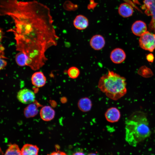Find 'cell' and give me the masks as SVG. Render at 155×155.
Instances as JSON below:
<instances>
[{"label":"cell","instance_id":"1","mask_svg":"<svg viewBox=\"0 0 155 155\" xmlns=\"http://www.w3.org/2000/svg\"><path fill=\"white\" fill-rule=\"evenodd\" d=\"M0 14L13 21L14 28L8 31L14 35L16 50L27 57V66L39 69L47 60L46 51L56 46L59 38L50 9L35 0H0Z\"/></svg>","mask_w":155,"mask_h":155},{"label":"cell","instance_id":"2","mask_svg":"<svg viewBox=\"0 0 155 155\" xmlns=\"http://www.w3.org/2000/svg\"><path fill=\"white\" fill-rule=\"evenodd\" d=\"M125 123V140L132 146L136 147L151 134L148 120L142 112L134 113L126 119Z\"/></svg>","mask_w":155,"mask_h":155},{"label":"cell","instance_id":"3","mask_svg":"<svg viewBox=\"0 0 155 155\" xmlns=\"http://www.w3.org/2000/svg\"><path fill=\"white\" fill-rule=\"evenodd\" d=\"M98 87L109 98L116 100L126 93L125 79L112 71L102 76L100 79Z\"/></svg>","mask_w":155,"mask_h":155},{"label":"cell","instance_id":"4","mask_svg":"<svg viewBox=\"0 0 155 155\" xmlns=\"http://www.w3.org/2000/svg\"><path fill=\"white\" fill-rule=\"evenodd\" d=\"M140 37L139 43L140 47L152 52L155 49V34L147 31Z\"/></svg>","mask_w":155,"mask_h":155},{"label":"cell","instance_id":"5","mask_svg":"<svg viewBox=\"0 0 155 155\" xmlns=\"http://www.w3.org/2000/svg\"><path fill=\"white\" fill-rule=\"evenodd\" d=\"M142 8L147 15L151 16L149 29L155 33V0H144Z\"/></svg>","mask_w":155,"mask_h":155},{"label":"cell","instance_id":"6","mask_svg":"<svg viewBox=\"0 0 155 155\" xmlns=\"http://www.w3.org/2000/svg\"><path fill=\"white\" fill-rule=\"evenodd\" d=\"M17 98L19 101L22 103L30 104L35 101V95L32 90L25 88L21 89L18 92Z\"/></svg>","mask_w":155,"mask_h":155},{"label":"cell","instance_id":"7","mask_svg":"<svg viewBox=\"0 0 155 155\" xmlns=\"http://www.w3.org/2000/svg\"><path fill=\"white\" fill-rule=\"evenodd\" d=\"M104 115L108 121L114 123L118 121L121 117V114L118 108L115 107H112L107 110Z\"/></svg>","mask_w":155,"mask_h":155},{"label":"cell","instance_id":"8","mask_svg":"<svg viewBox=\"0 0 155 155\" xmlns=\"http://www.w3.org/2000/svg\"><path fill=\"white\" fill-rule=\"evenodd\" d=\"M110 57L111 61L116 64L123 62L126 58V54L124 51L119 48L114 49L111 52Z\"/></svg>","mask_w":155,"mask_h":155},{"label":"cell","instance_id":"9","mask_svg":"<svg viewBox=\"0 0 155 155\" xmlns=\"http://www.w3.org/2000/svg\"><path fill=\"white\" fill-rule=\"evenodd\" d=\"M105 43L104 37L99 34L93 36L91 38L90 44L91 47L95 50H99L102 49Z\"/></svg>","mask_w":155,"mask_h":155},{"label":"cell","instance_id":"10","mask_svg":"<svg viewBox=\"0 0 155 155\" xmlns=\"http://www.w3.org/2000/svg\"><path fill=\"white\" fill-rule=\"evenodd\" d=\"M31 80L32 84L38 88L43 86L46 82V78L43 73L41 71L34 73L32 76Z\"/></svg>","mask_w":155,"mask_h":155},{"label":"cell","instance_id":"11","mask_svg":"<svg viewBox=\"0 0 155 155\" xmlns=\"http://www.w3.org/2000/svg\"><path fill=\"white\" fill-rule=\"evenodd\" d=\"M40 116L41 119L45 121H49L55 117V112L50 106H45L41 109Z\"/></svg>","mask_w":155,"mask_h":155},{"label":"cell","instance_id":"12","mask_svg":"<svg viewBox=\"0 0 155 155\" xmlns=\"http://www.w3.org/2000/svg\"><path fill=\"white\" fill-rule=\"evenodd\" d=\"M131 30L135 35L141 36L146 31L147 27L145 23L140 20L134 22L131 27Z\"/></svg>","mask_w":155,"mask_h":155},{"label":"cell","instance_id":"13","mask_svg":"<svg viewBox=\"0 0 155 155\" xmlns=\"http://www.w3.org/2000/svg\"><path fill=\"white\" fill-rule=\"evenodd\" d=\"M73 24L76 28L79 30H84L88 27V20L85 16L79 15L77 16L74 19Z\"/></svg>","mask_w":155,"mask_h":155},{"label":"cell","instance_id":"14","mask_svg":"<svg viewBox=\"0 0 155 155\" xmlns=\"http://www.w3.org/2000/svg\"><path fill=\"white\" fill-rule=\"evenodd\" d=\"M132 6L127 3L121 4L118 8L119 14L122 16L128 17L132 16L133 12Z\"/></svg>","mask_w":155,"mask_h":155},{"label":"cell","instance_id":"15","mask_svg":"<svg viewBox=\"0 0 155 155\" xmlns=\"http://www.w3.org/2000/svg\"><path fill=\"white\" fill-rule=\"evenodd\" d=\"M79 109L81 111L86 112L89 111L91 109L92 103L91 100L87 97L80 99L78 103Z\"/></svg>","mask_w":155,"mask_h":155},{"label":"cell","instance_id":"16","mask_svg":"<svg viewBox=\"0 0 155 155\" xmlns=\"http://www.w3.org/2000/svg\"><path fill=\"white\" fill-rule=\"evenodd\" d=\"M39 148L36 145L30 144L24 145L22 148V155H38Z\"/></svg>","mask_w":155,"mask_h":155},{"label":"cell","instance_id":"17","mask_svg":"<svg viewBox=\"0 0 155 155\" xmlns=\"http://www.w3.org/2000/svg\"><path fill=\"white\" fill-rule=\"evenodd\" d=\"M38 110L36 105L34 104L30 103L27 106L24 110V114L27 118L32 117L37 115Z\"/></svg>","mask_w":155,"mask_h":155},{"label":"cell","instance_id":"18","mask_svg":"<svg viewBox=\"0 0 155 155\" xmlns=\"http://www.w3.org/2000/svg\"><path fill=\"white\" fill-rule=\"evenodd\" d=\"M15 60L17 64L20 66L27 65L28 61L27 57L22 52H20L16 55Z\"/></svg>","mask_w":155,"mask_h":155},{"label":"cell","instance_id":"19","mask_svg":"<svg viewBox=\"0 0 155 155\" xmlns=\"http://www.w3.org/2000/svg\"><path fill=\"white\" fill-rule=\"evenodd\" d=\"M4 155H22L18 146L16 144H13L9 145Z\"/></svg>","mask_w":155,"mask_h":155},{"label":"cell","instance_id":"20","mask_svg":"<svg viewBox=\"0 0 155 155\" xmlns=\"http://www.w3.org/2000/svg\"><path fill=\"white\" fill-rule=\"evenodd\" d=\"M67 74L72 79L77 78L80 74L79 69L76 67H70L67 70Z\"/></svg>","mask_w":155,"mask_h":155},{"label":"cell","instance_id":"21","mask_svg":"<svg viewBox=\"0 0 155 155\" xmlns=\"http://www.w3.org/2000/svg\"><path fill=\"white\" fill-rule=\"evenodd\" d=\"M0 70L3 69L6 66L7 62L3 58L0 57Z\"/></svg>","mask_w":155,"mask_h":155},{"label":"cell","instance_id":"22","mask_svg":"<svg viewBox=\"0 0 155 155\" xmlns=\"http://www.w3.org/2000/svg\"><path fill=\"white\" fill-rule=\"evenodd\" d=\"M47 155H67L65 152L59 150L53 152Z\"/></svg>","mask_w":155,"mask_h":155},{"label":"cell","instance_id":"23","mask_svg":"<svg viewBox=\"0 0 155 155\" xmlns=\"http://www.w3.org/2000/svg\"><path fill=\"white\" fill-rule=\"evenodd\" d=\"M147 56L150 57V58L147 57V59L149 61H152V60H153V57H153V55H152V54H151V55H148Z\"/></svg>","mask_w":155,"mask_h":155},{"label":"cell","instance_id":"24","mask_svg":"<svg viewBox=\"0 0 155 155\" xmlns=\"http://www.w3.org/2000/svg\"><path fill=\"white\" fill-rule=\"evenodd\" d=\"M73 155H85L83 152H77L73 154Z\"/></svg>","mask_w":155,"mask_h":155},{"label":"cell","instance_id":"25","mask_svg":"<svg viewBox=\"0 0 155 155\" xmlns=\"http://www.w3.org/2000/svg\"><path fill=\"white\" fill-rule=\"evenodd\" d=\"M125 1L126 2V3H128L130 4L132 6H134V4L132 2H131L130 0H123Z\"/></svg>","mask_w":155,"mask_h":155},{"label":"cell","instance_id":"26","mask_svg":"<svg viewBox=\"0 0 155 155\" xmlns=\"http://www.w3.org/2000/svg\"><path fill=\"white\" fill-rule=\"evenodd\" d=\"M88 155H97L96 154L94 153H91L88 154Z\"/></svg>","mask_w":155,"mask_h":155}]
</instances>
